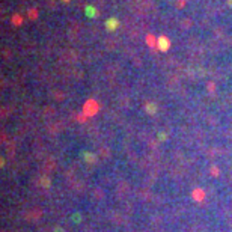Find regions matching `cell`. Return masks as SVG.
I'll return each instance as SVG.
<instances>
[{"instance_id": "cell-2", "label": "cell", "mask_w": 232, "mask_h": 232, "mask_svg": "<svg viewBox=\"0 0 232 232\" xmlns=\"http://www.w3.org/2000/svg\"><path fill=\"white\" fill-rule=\"evenodd\" d=\"M86 15L87 17H95V9L92 6H87L86 8Z\"/></svg>"}, {"instance_id": "cell-1", "label": "cell", "mask_w": 232, "mask_h": 232, "mask_svg": "<svg viewBox=\"0 0 232 232\" xmlns=\"http://www.w3.org/2000/svg\"><path fill=\"white\" fill-rule=\"evenodd\" d=\"M106 27L109 30H115L116 27H118V20H115V18H109L106 21Z\"/></svg>"}, {"instance_id": "cell-4", "label": "cell", "mask_w": 232, "mask_h": 232, "mask_svg": "<svg viewBox=\"0 0 232 232\" xmlns=\"http://www.w3.org/2000/svg\"><path fill=\"white\" fill-rule=\"evenodd\" d=\"M65 2H68V0H65Z\"/></svg>"}, {"instance_id": "cell-3", "label": "cell", "mask_w": 232, "mask_h": 232, "mask_svg": "<svg viewBox=\"0 0 232 232\" xmlns=\"http://www.w3.org/2000/svg\"><path fill=\"white\" fill-rule=\"evenodd\" d=\"M160 47H161V50H166V47H167V39L166 38H161L160 39Z\"/></svg>"}]
</instances>
